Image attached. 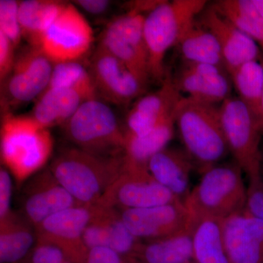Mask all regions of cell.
<instances>
[{
    "label": "cell",
    "instance_id": "ee69618b",
    "mask_svg": "<svg viewBox=\"0 0 263 263\" xmlns=\"http://www.w3.org/2000/svg\"><path fill=\"white\" fill-rule=\"evenodd\" d=\"M262 162H263V153H262Z\"/></svg>",
    "mask_w": 263,
    "mask_h": 263
},
{
    "label": "cell",
    "instance_id": "5bb4252c",
    "mask_svg": "<svg viewBox=\"0 0 263 263\" xmlns=\"http://www.w3.org/2000/svg\"><path fill=\"white\" fill-rule=\"evenodd\" d=\"M119 212L129 231L142 241L165 238L191 226V214L181 202Z\"/></svg>",
    "mask_w": 263,
    "mask_h": 263
},
{
    "label": "cell",
    "instance_id": "cb8c5ba5",
    "mask_svg": "<svg viewBox=\"0 0 263 263\" xmlns=\"http://www.w3.org/2000/svg\"><path fill=\"white\" fill-rule=\"evenodd\" d=\"M67 3L57 0L18 2L22 38L33 47L41 48L43 37Z\"/></svg>",
    "mask_w": 263,
    "mask_h": 263
},
{
    "label": "cell",
    "instance_id": "74e56055",
    "mask_svg": "<svg viewBox=\"0 0 263 263\" xmlns=\"http://www.w3.org/2000/svg\"><path fill=\"white\" fill-rule=\"evenodd\" d=\"M73 4L89 14L100 15H103L110 9L112 2L108 0H76L73 2Z\"/></svg>",
    "mask_w": 263,
    "mask_h": 263
},
{
    "label": "cell",
    "instance_id": "9c48e42d",
    "mask_svg": "<svg viewBox=\"0 0 263 263\" xmlns=\"http://www.w3.org/2000/svg\"><path fill=\"white\" fill-rule=\"evenodd\" d=\"M145 17L133 11L116 17L104 29L99 44L119 59L147 87L151 76Z\"/></svg>",
    "mask_w": 263,
    "mask_h": 263
},
{
    "label": "cell",
    "instance_id": "277c9868",
    "mask_svg": "<svg viewBox=\"0 0 263 263\" xmlns=\"http://www.w3.org/2000/svg\"><path fill=\"white\" fill-rule=\"evenodd\" d=\"M207 6L204 0L163 1L145 17V41L149 58L151 79L162 84L166 74L164 57Z\"/></svg>",
    "mask_w": 263,
    "mask_h": 263
},
{
    "label": "cell",
    "instance_id": "ba28073f",
    "mask_svg": "<svg viewBox=\"0 0 263 263\" xmlns=\"http://www.w3.org/2000/svg\"><path fill=\"white\" fill-rule=\"evenodd\" d=\"M175 202L181 201L152 176L148 167L132 163L123 158L122 172L97 205L120 211Z\"/></svg>",
    "mask_w": 263,
    "mask_h": 263
},
{
    "label": "cell",
    "instance_id": "f1b7e54d",
    "mask_svg": "<svg viewBox=\"0 0 263 263\" xmlns=\"http://www.w3.org/2000/svg\"><path fill=\"white\" fill-rule=\"evenodd\" d=\"M212 6L239 30L259 43L263 51V18L252 0H219Z\"/></svg>",
    "mask_w": 263,
    "mask_h": 263
},
{
    "label": "cell",
    "instance_id": "8fae6325",
    "mask_svg": "<svg viewBox=\"0 0 263 263\" xmlns=\"http://www.w3.org/2000/svg\"><path fill=\"white\" fill-rule=\"evenodd\" d=\"M53 68L41 48L28 45L21 49L10 75L1 84L2 103L15 107L39 98L48 87Z\"/></svg>",
    "mask_w": 263,
    "mask_h": 263
},
{
    "label": "cell",
    "instance_id": "f35d334b",
    "mask_svg": "<svg viewBox=\"0 0 263 263\" xmlns=\"http://www.w3.org/2000/svg\"><path fill=\"white\" fill-rule=\"evenodd\" d=\"M162 0H154V1H132L128 3V11H133L135 13L143 15L144 12H152L157 7L162 3Z\"/></svg>",
    "mask_w": 263,
    "mask_h": 263
},
{
    "label": "cell",
    "instance_id": "603a6c76",
    "mask_svg": "<svg viewBox=\"0 0 263 263\" xmlns=\"http://www.w3.org/2000/svg\"><path fill=\"white\" fill-rule=\"evenodd\" d=\"M192 215L194 261L197 263H230L224 246L223 220Z\"/></svg>",
    "mask_w": 263,
    "mask_h": 263
},
{
    "label": "cell",
    "instance_id": "8992f818",
    "mask_svg": "<svg viewBox=\"0 0 263 263\" xmlns=\"http://www.w3.org/2000/svg\"><path fill=\"white\" fill-rule=\"evenodd\" d=\"M76 147L102 157L123 155L125 133L111 108L98 98L90 99L64 124Z\"/></svg>",
    "mask_w": 263,
    "mask_h": 263
},
{
    "label": "cell",
    "instance_id": "3957f363",
    "mask_svg": "<svg viewBox=\"0 0 263 263\" xmlns=\"http://www.w3.org/2000/svg\"><path fill=\"white\" fill-rule=\"evenodd\" d=\"M53 138L31 116L5 114L1 125V160L18 182L46 164L53 151Z\"/></svg>",
    "mask_w": 263,
    "mask_h": 263
},
{
    "label": "cell",
    "instance_id": "2e32d148",
    "mask_svg": "<svg viewBox=\"0 0 263 263\" xmlns=\"http://www.w3.org/2000/svg\"><path fill=\"white\" fill-rule=\"evenodd\" d=\"M173 79L181 95L197 101L216 105L231 97L233 83L223 67L184 62Z\"/></svg>",
    "mask_w": 263,
    "mask_h": 263
},
{
    "label": "cell",
    "instance_id": "7bdbcfd3",
    "mask_svg": "<svg viewBox=\"0 0 263 263\" xmlns=\"http://www.w3.org/2000/svg\"><path fill=\"white\" fill-rule=\"evenodd\" d=\"M190 263H197V262H195V261H193V262H190Z\"/></svg>",
    "mask_w": 263,
    "mask_h": 263
},
{
    "label": "cell",
    "instance_id": "7a4b0ae2",
    "mask_svg": "<svg viewBox=\"0 0 263 263\" xmlns=\"http://www.w3.org/2000/svg\"><path fill=\"white\" fill-rule=\"evenodd\" d=\"M123 155L102 157L77 147L62 150L49 169L81 205H95L122 172Z\"/></svg>",
    "mask_w": 263,
    "mask_h": 263
},
{
    "label": "cell",
    "instance_id": "83f0119b",
    "mask_svg": "<svg viewBox=\"0 0 263 263\" xmlns=\"http://www.w3.org/2000/svg\"><path fill=\"white\" fill-rule=\"evenodd\" d=\"M178 46L184 62L215 65L226 70L219 41L197 19L184 33Z\"/></svg>",
    "mask_w": 263,
    "mask_h": 263
},
{
    "label": "cell",
    "instance_id": "5b68a950",
    "mask_svg": "<svg viewBox=\"0 0 263 263\" xmlns=\"http://www.w3.org/2000/svg\"><path fill=\"white\" fill-rule=\"evenodd\" d=\"M235 161L218 164L202 173L184 202L193 215L224 219L245 210L247 187Z\"/></svg>",
    "mask_w": 263,
    "mask_h": 263
},
{
    "label": "cell",
    "instance_id": "60d3db41",
    "mask_svg": "<svg viewBox=\"0 0 263 263\" xmlns=\"http://www.w3.org/2000/svg\"><path fill=\"white\" fill-rule=\"evenodd\" d=\"M252 2L263 18V0H252Z\"/></svg>",
    "mask_w": 263,
    "mask_h": 263
},
{
    "label": "cell",
    "instance_id": "ab89813d",
    "mask_svg": "<svg viewBox=\"0 0 263 263\" xmlns=\"http://www.w3.org/2000/svg\"><path fill=\"white\" fill-rule=\"evenodd\" d=\"M263 65V60L262 61ZM257 122H258L259 129H260L261 134L263 136V89L262 97H261L260 105H259V113L258 118H257Z\"/></svg>",
    "mask_w": 263,
    "mask_h": 263
},
{
    "label": "cell",
    "instance_id": "ac0fdd59",
    "mask_svg": "<svg viewBox=\"0 0 263 263\" xmlns=\"http://www.w3.org/2000/svg\"><path fill=\"white\" fill-rule=\"evenodd\" d=\"M197 17V22L219 41L229 75L240 65L259 60L260 51L257 43L219 14L212 5L205 7Z\"/></svg>",
    "mask_w": 263,
    "mask_h": 263
},
{
    "label": "cell",
    "instance_id": "d4e9b609",
    "mask_svg": "<svg viewBox=\"0 0 263 263\" xmlns=\"http://www.w3.org/2000/svg\"><path fill=\"white\" fill-rule=\"evenodd\" d=\"M136 263H190L194 261L191 226L165 238L143 241L134 259Z\"/></svg>",
    "mask_w": 263,
    "mask_h": 263
},
{
    "label": "cell",
    "instance_id": "9a60e30c",
    "mask_svg": "<svg viewBox=\"0 0 263 263\" xmlns=\"http://www.w3.org/2000/svg\"><path fill=\"white\" fill-rule=\"evenodd\" d=\"M22 197L24 219L34 228L53 214L81 205L60 184L49 168L29 180Z\"/></svg>",
    "mask_w": 263,
    "mask_h": 263
},
{
    "label": "cell",
    "instance_id": "f546056e",
    "mask_svg": "<svg viewBox=\"0 0 263 263\" xmlns=\"http://www.w3.org/2000/svg\"><path fill=\"white\" fill-rule=\"evenodd\" d=\"M238 98L258 118L263 89L262 62L251 61L240 65L230 74Z\"/></svg>",
    "mask_w": 263,
    "mask_h": 263
},
{
    "label": "cell",
    "instance_id": "7402d4cb",
    "mask_svg": "<svg viewBox=\"0 0 263 263\" xmlns=\"http://www.w3.org/2000/svg\"><path fill=\"white\" fill-rule=\"evenodd\" d=\"M96 98L70 88L46 89L37 99L31 117L46 129L64 125L85 101Z\"/></svg>",
    "mask_w": 263,
    "mask_h": 263
},
{
    "label": "cell",
    "instance_id": "b9f144b4",
    "mask_svg": "<svg viewBox=\"0 0 263 263\" xmlns=\"http://www.w3.org/2000/svg\"><path fill=\"white\" fill-rule=\"evenodd\" d=\"M62 263H75V262H72V261H71L70 259H67V260H65V262H63Z\"/></svg>",
    "mask_w": 263,
    "mask_h": 263
},
{
    "label": "cell",
    "instance_id": "836d02e7",
    "mask_svg": "<svg viewBox=\"0 0 263 263\" xmlns=\"http://www.w3.org/2000/svg\"><path fill=\"white\" fill-rule=\"evenodd\" d=\"M245 212L263 221V173L259 179L249 182Z\"/></svg>",
    "mask_w": 263,
    "mask_h": 263
},
{
    "label": "cell",
    "instance_id": "30bf717a",
    "mask_svg": "<svg viewBox=\"0 0 263 263\" xmlns=\"http://www.w3.org/2000/svg\"><path fill=\"white\" fill-rule=\"evenodd\" d=\"M94 32L73 3H67L43 37L41 49L53 65L78 62L89 51Z\"/></svg>",
    "mask_w": 263,
    "mask_h": 263
},
{
    "label": "cell",
    "instance_id": "7c38bea8",
    "mask_svg": "<svg viewBox=\"0 0 263 263\" xmlns=\"http://www.w3.org/2000/svg\"><path fill=\"white\" fill-rule=\"evenodd\" d=\"M98 205H79L53 214L34 228L37 241L57 246L71 261L82 263L88 249L84 234Z\"/></svg>",
    "mask_w": 263,
    "mask_h": 263
},
{
    "label": "cell",
    "instance_id": "8d00e7d4",
    "mask_svg": "<svg viewBox=\"0 0 263 263\" xmlns=\"http://www.w3.org/2000/svg\"><path fill=\"white\" fill-rule=\"evenodd\" d=\"M12 197V180L9 171L5 167L0 170V220L13 212L10 207Z\"/></svg>",
    "mask_w": 263,
    "mask_h": 263
},
{
    "label": "cell",
    "instance_id": "4316f807",
    "mask_svg": "<svg viewBox=\"0 0 263 263\" xmlns=\"http://www.w3.org/2000/svg\"><path fill=\"white\" fill-rule=\"evenodd\" d=\"M175 127L174 109L148 134L141 137L125 136L123 158L132 163L148 167L150 159L165 148L173 139Z\"/></svg>",
    "mask_w": 263,
    "mask_h": 263
},
{
    "label": "cell",
    "instance_id": "6da1fadb",
    "mask_svg": "<svg viewBox=\"0 0 263 263\" xmlns=\"http://www.w3.org/2000/svg\"><path fill=\"white\" fill-rule=\"evenodd\" d=\"M175 123L183 149L200 174L230 153L216 105L182 96L175 108Z\"/></svg>",
    "mask_w": 263,
    "mask_h": 263
},
{
    "label": "cell",
    "instance_id": "4fadbf2b",
    "mask_svg": "<svg viewBox=\"0 0 263 263\" xmlns=\"http://www.w3.org/2000/svg\"><path fill=\"white\" fill-rule=\"evenodd\" d=\"M89 72L98 96L115 105H127L145 95L146 87L119 59L99 44Z\"/></svg>",
    "mask_w": 263,
    "mask_h": 263
},
{
    "label": "cell",
    "instance_id": "d590c367",
    "mask_svg": "<svg viewBox=\"0 0 263 263\" xmlns=\"http://www.w3.org/2000/svg\"><path fill=\"white\" fill-rule=\"evenodd\" d=\"M16 48L9 39L0 32V82L3 84L10 75L15 60Z\"/></svg>",
    "mask_w": 263,
    "mask_h": 263
},
{
    "label": "cell",
    "instance_id": "ffe728a7",
    "mask_svg": "<svg viewBox=\"0 0 263 263\" xmlns=\"http://www.w3.org/2000/svg\"><path fill=\"white\" fill-rule=\"evenodd\" d=\"M230 263H263V221L245 210L223 220Z\"/></svg>",
    "mask_w": 263,
    "mask_h": 263
},
{
    "label": "cell",
    "instance_id": "44dd1931",
    "mask_svg": "<svg viewBox=\"0 0 263 263\" xmlns=\"http://www.w3.org/2000/svg\"><path fill=\"white\" fill-rule=\"evenodd\" d=\"M195 169L184 149L167 148L154 155L148 162V170L161 185L184 203L190 195V175Z\"/></svg>",
    "mask_w": 263,
    "mask_h": 263
},
{
    "label": "cell",
    "instance_id": "d6a6232c",
    "mask_svg": "<svg viewBox=\"0 0 263 263\" xmlns=\"http://www.w3.org/2000/svg\"><path fill=\"white\" fill-rule=\"evenodd\" d=\"M35 247L29 252L27 263H62L70 259L57 246L45 242L36 241Z\"/></svg>",
    "mask_w": 263,
    "mask_h": 263
},
{
    "label": "cell",
    "instance_id": "484cf974",
    "mask_svg": "<svg viewBox=\"0 0 263 263\" xmlns=\"http://www.w3.org/2000/svg\"><path fill=\"white\" fill-rule=\"evenodd\" d=\"M20 216L12 212L0 220V262L16 263L25 258L37 241L35 230Z\"/></svg>",
    "mask_w": 263,
    "mask_h": 263
},
{
    "label": "cell",
    "instance_id": "52a82bcc",
    "mask_svg": "<svg viewBox=\"0 0 263 263\" xmlns=\"http://www.w3.org/2000/svg\"><path fill=\"white\" fill-rule=\"evenodd\" d=\"M219 110L230 153L249 181L259 179L262 174V136L257 118L238 98L230 97Z\"/></svg>",
    "mask_w": 263,
    "mask_h": 263
},
{
    "label": "cell",
    "instance_id": "d6986e66",
    "mask_svg": "<svg viewBox=\"0 0 263 263\" xmlns=\"http://www.w3.org/2000/svg\"><path fill=\"white\" fill-rule=\"evenodd\" d=\"M98 206L84 232L83 240L86 248L103 247L134 259L143 241L129 231L118 209Z\"/></svg>",
    "mask_w": 263,
    "mask_h": 263
},
{
    "label": "cell",
    "instance_id": "e575fe53",
    "mask_svg": "<svg viewBox=\"0 0 263 263\" xmlns=\"http://www.w3.org/2000/svg\"><path fill=\"white\" fill-rule=\"evenodd\" d=\"M82 263H136L115 251L103 247L88 249Z\"/></svg>",
    "mask_w": 263,
    "mask_h": 263
},
{
    "label": "cell",
    "instance_id": "1f68e13d",
    "mask_svg": "<svg viewBox=\"0 0 263 263\" xmlns=\"http://www.w3.org/2000/svg\"><path fill=\"white\" fill-rule=\"evenodd\" d=\"M0 32L10 40L15 48L18 47L22 39L18 19V2L0 1Z\"/></svg>",
    "mask_w": 263,
    "mask_h": 263
},
{
    "label": "cell",
    "instance_id": "4dcf8cb0",
    "mask_svg": "<svg viewBox=\"0 0 263 263\" xmlns=\"http://www.w3.org/2000/svg\"><path fill=\"white\" fill-rule=\"evenodd\" d=\"M53 88L79 89L98 98L89 70L79 62H64L53 65L51 79L46 89Z\"/></svg>",
    "mask_w": 263,
    "mask_h": 263
},
{
    "label": "cell",
    "instance_id": "e0dca14e",
    "mask_svg": "<svg viewBox=\"0 0 263 263\" xmlns=\"http://www.w3.org/2000/svg\"><path fill=\"white\" fill-rule=\"evenodd\" d=\"M181 97L172 74L166 71L160 89L138 98L128 112L125 136L141 137L148 134L174 111Z\"/></svg>",
    "mask_w": 263,
    "mask_h": 263
}]
</instances>
